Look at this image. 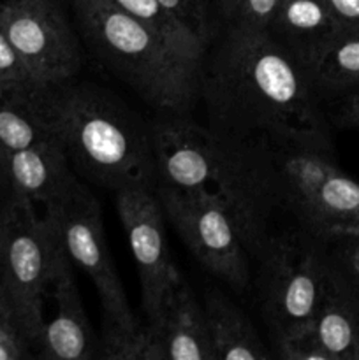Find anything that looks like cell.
I'll return each mask as SVG.
<instances>
[{"label":"cell","instance_id":"5b68a950","mask_svg":"<svg viewBox=\"0 0 359 360\" xmlns=\"http://www.w3.org/2000/svg\"><path fill=\"white\" fill-rule=\"evenodd\" d=\"M282 213L331 245L359 238V181L345 174L333 144H271Z\"/></svg>","mask_w":359,"mask_h":360},{"label":"cell","instance_id":"d4e9b609","mask_svg":"<svg viewBox=\"0 0 359 360\" xmlns=\"http://www.w3.org/2000/svg\"><path fill=\"white\" fill-rule=\"evenodd\" d=\"M30 341L6 313H0V360H21L30 357Z\"/></svg>","mask_w":359,"mask_h":360},{"label":"cell","instance_id":"4fadbf2b","mask_svg":"<svg viewBox=\"0 0 359 360\" xmlns=\"http://www.w3.org/2000/svg\"><path fill=\"white\" fill-rule=\"evenodd\" d=\"M146 360H215L203 302L178 278L153 323L144 327Z\"/></svg>","mask_w":359,"mask_h":360},{"label":"cell","instance_id":"8fae6325","mask_svg":"<svg viewBox=\"0 0 359 360\" xmlns=\"http://www.w3.org/2000/svg\"><path fill=\"white\" fill-rule=\"evenodd\" d=\"M115 195L116 210L139 274L146 326H150L158 319L165 297L182 274L172 264L165 238L164 210L157 192L150 188H125Z\"/></svg>","mask_w":359,"mask_h":360},{"label":"cell","instance_id":"cb8c5ba5","mask_svg":"<svg viewBox=\"0 0 359 360\" xmlns=\"http://www.w3.org/2000/svg\"><path fill=\"white\" fill-rule=\"evenodd\" d=\"M333 266L359 288V238H347L327 245Z\"/></svg>","mask_w":359,"mask_h":360},{"label":"cell","instance_id":"7c38bea8","mask_svg":"<svg viewBox=\"0 0 359 360\" xmlns=\"http://www.w3.org/2000/svg\"><path fill=\"white\" fill-rule=\"evenodd\" d=\"M358 323L359 288L331 262L312 323L301 336L282 345L278 355L287 360H352Z\"/></svg>","mask_w":359,"mask_h":360},{"label":"cell","instance_id":"f1b7e54d","mask_svg":"<svg viewBox=\"0 0 359 360\" xmlns=\"http://www.w3.org/2000/svg\"><path fill=\"white\" fill-rule=\"evenodd\" d=\"M6 225H7L6 224V207H4V202H2L0 204V271H2L4 246H6ZM0 313H6V315H9V309H7L6 301H4L2 290H0Z\"/></svg>","mask_w":359,"mask_h":360},{"label":"cell","instance_id":"4316f807","mask_svg":"<svg viewBox=\"0 0 359 360\" xmlns=\"http://www.w3.org/2000/svg\"><path fill=\"white\" fill-rule=\"evenodd\" d=\"M331 123L338 129H359V90L338 98Z\"/></svg>","mask_w":359,"mask_h":360},{"label":"cell","instance_id":"e0dca14e","mask_svg":"<svg viewBox=\"0 0 359 360\" xmlns=\"http://www.w3.org/2000/svg\"><path fill=\"white\" fill-rule=\"evenodd\" d=\"M204 311L210 327L215 360H267L271 352L259 338L256 326L218 288L204 292Z\"/></svg>","mask_w":359,"mask_h":360},{"label":"cell","instance_id":"9a60e30c","mask_svg":"<svg viewBox=\"0 0 359 360\" xmlns=\"http://www.w3.org/2000/svg\"><path fill=\"white\" fill-rule=\"evenodd\" d=\"M7 172L9 199L41 207L62 199L81 183L55 136L23 150L11 151Z\"/></svg>","mask_w":359,"mask_h":360},{"label":"cell","instance_id":"2e32d148","mask_svg":"<svg viewBox=\"0 0 359 360\" xmlns=\"http://www.w3.org/2000/svg\"><path fill=\"white\" fill-rule=\"evenodd\" d=\"M267 30L310 72L341 28L320 0H280Z\"/></svg>","mask_w":359,"mask_h":360},{"label":"cell","instance_id":"ac0fdd59","mask_svg":"<svg viewBox=\"0 0 359 360\" xmlns=\"http://www.w3.org/2000/svg\"><path fill=\"white\" fill-rule=\"evenodd\" d=\"M320 98H341L359 90V30H341L310 69Z\"/></svg>","mask_w":359,"mask_h":360},{"label":"cell","instance_id":"9c48e42d","mask_svg":"<svg viewBox=\"0 0 359 360\" xmlns=\"http://www.w3.org/2000/svg\"><path fill=\"white\" fill-rule=\"evenodd\" d=\"M164 217L187 248L218 280L236 292L250 281V253L227 207L215 197L196 190L157 185Z\"/></svg>","mask_w":359,"mask_h":360},{"label":"cell","instance_id":"44dd1931","mask_svg":"<svg viewBox=\"0 0 359 360\" xmlns=\"http://www.w3.org/2000/svg\"><path fill=\"white\" fill-rule=\"evenodd\" d=\"M227 25L267 28L280 0H215Z\"/></svg>","mask_w":359,"mask_h":360},{"label":"cell","instance_id":"83f0119b","mask_svg":"<svg viewBox=\"0 0 359 360\" xmlns=\"http://www.w3.org/2000/svg\"><path fill=\"white\" fill-rule=\"evenodd\" d=\"M7 150L4 148V144L0 143V197L2 200H7L11 195L9 190V172H7Z\"/></svg>","mask_w":359,"mask_h":360},{"label":"cell","instance_id":"7a4b0ae2","mask_svg":"<svg viewBox=\"0 0 359 360\" xmlns=\"http://www.w3.org/2000/svg\"><path fill=\"white\" fill-rule=\"evenodd\" d=\"M151 134L158 183L220 200L257 259L282 213L271 143L225 136L187 115L157 116Z\"/></svg>","mask_w":359,"mask_h":360},{"label":"cell","instance_id":"484cf974","mask_svg":"<svg viewBox=\"0 0 359 360\" xmlns=\"http://www.w3.org/2000/svg\"><path fill=\"white\" fill-rule=\"evenodd\" d=\"M341 30H359V0H320Z\"/></svg>","mask_w":359,"mask_h":360},{"label":"cell","instance_id":"7402d4cb","mask_svg":"<svg viewBox=\"0 0 359 360\" xmlns=\"http://www.w3.org/2000/svg\"><path fill=\"white\" fill-rule=\"evenodd\" d=\"M176 18L183 21L210 49L215 37V23L208 0H160Z\"/></svg>","mask_w":359,"mask_h":360},{"label":"cell","instance_id":"5bb4252c","mask_svg":"<svg viewBox=\"0 0 359 360\" xmlns=\"http://www.w3.org/2000/svg\"><path fill=\"white\" fill-rule=\"evenodd\" d=\"M55 315L44 323L37 343L39 357L46 360L97 359L99 340L92 333L69 257H63L49 287Z\"/></svg>","mask_w":359,"mask_h":360},{"label":"cell","instance_id":"d6986e66","mask_svg":"<svg viewBox=\"0 0 359 360\" xmlns=\"http://www.w3.org/2000/svg\"><path fill=\"white\" fill-rule=\"evenodd\" d=\"M111 2L134 20L143 23L180 56L190 62L204 63V56L208 53L206 46L160 0H111Z\"/></svg>","mask_w":359,"mask_h":360},{"label":"cell","instance_id":"603a6c76","mask_svg":"<svg viewBox=\"0 0 359 360\" xmlns=\"http://www.w3.org/2000/svg\"><path fill=\"white\" fill-rule=\"evenodd\" d=\"M25 86H35V84L32 83L20 56L0 27V95Z\"/></svg>","mask_w":359,"mask_h":360},{"label":"cell","instance_id":"52a82bcc","mask_svg":"<svg viewBox=\"0 0 359 360\" xmlns=\"http://www.w3.org/2000/svg\"><path fill=\"white\" fill-rule=\"evenodd\" d=\"M2 202L7 225L0 290L11 319L37 348L46 323L44 295L67 253L53 224L44 213H37V206L18 199Z\"/></svg>","mask_w":359,"mask_h":360},{"label":"cell","instance_id":"30bf717a","mask_svg":"<svg viewBox=\"0 0 359 360\" xmlns=\"http://www.w3.org/2000/svg\"><path fill=\"white\" fill-rule=\"evenodd\" d=\"M0 27L35 86L77 77L83 67L80 34L55 0H11L0 6Z\"/></svg>","mask_w":359,"mask_h":360},{"label":"cell","instance_id":"277c9868","mask_svg":"<svg viewBox=\"0 0 359 360\" xmlns=\"http://www.w3.org/2000/svg\"><path fill=\"white\" fill-rule=\"evenodd\" d=\"M81 41L108 72L160 115H187L201 98L203 63L190 62L111 0H74Z\"/></svg>","mask_w":359,"mask_h":360},{"label":"cell","instance_id":"4dcf8cb0","mask_svg":"<svg viewBox=\"0 0 359 360\" xmlns=\"http://www.w3.org/2000/svg\"><path fill=\"white\" fill-rule=\"evenodd\" d=\"M7 2H11V0H0V6H4V4H7Z\"/></svg>","mask_w":359,"mask_h":360},{"label":"cell","instance_id":"ffe728a7","mask_svg":"<svg viewBox=\"0 0 359 360\" xmlns=\"http://www.w3.org/2000/svg\"><path fill=\"white\" fill-rule=\"evenodd\" d=\"M34 88H18L0 95V143L7 155L53 137L35 104Z\"/></svg>","mask_w":359,"mask_h":360},{"label":"cell","instance_id":"f546056e","mask_svg":"<svg viewBox=\"0 0 359 360\" xmlns=\"http://www.w3.org/2000/svg\"><path fill=\"white\" fill-rule=\"evenodd\" d=\"M352 360H359V323H358V333H355L354 350H352Z\"/></svg>","mask_w":359,"mask_h":360},{"label":"cell","instance_id":"8992f818","mask_svg":"<svg viewBox=\"0 0 359 360\" xmlns=\"http://www.w3.org/2000/svg\"><path fill=\"white\" fill-rule=\"evenodd\" d=\"M256 260L260 311L278 350L312 323L331 267L327 245L292 225L275 231Z\"/></svg>","mask_w":359,"mask_h":360},{"label":"cell","instance_id":"6da1fadb","mask_svg":"<svg viewBox=\"0 0 359 360\" xmlns=\"http://www.w3.org/2000/svg\"><path fill=\"white\" fill-rule=\"evenodd\" d=\"M206 125L271 144H331L308 69L267 28L227 25L201 74Z\"/></svg>","mask_w":359,"mask_h":360},{"label":"cell","instance_id":"3957f363","mask_svg":"<svg viewBox=\"0 0 359 360\" xmlns=\"http://www.w3.org/2000/svg\"><path fill=\"white\" fill-rule=\"evenodd\" d=\"M34 98L77 176L115 193L157 190L151 122L122 98L77 77L55 86H35Z\"/></svg>","mask_w":359,"mask_h":360},{"label":"cell","instance_id":"ba28073f","mask_svg":"<svg viewBox=\"0 0 359 360\" xmlns=\"http://www.w3.org/2000/svg\"><path fill=\"white\" fill-rule=\"evenodd\" d=\"M62 241L70 262L87 273L101 297L106 329L134 336L143 327L134 316L125 288L113 264L102 227L101 207L94 193L80 183L67 195L42 207Z\"/></svg>","mask_w":359,"mask_h":360}]
</instances>
